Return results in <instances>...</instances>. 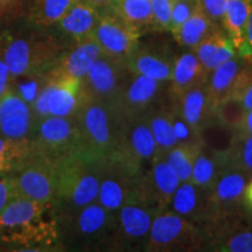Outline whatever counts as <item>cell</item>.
I'll use <instances>...</instances> for the list:
<instances>
[{
  "mask_svg": "<svg viewBox=\"0 0 252 252\" xmlns=\"http://www.w3.org/2000/svg\"><path fill=\"white\" fill-rule=\"evenodd\" d=\"M171 97V115H172V124L173 130H174L176 140L178 144L182 145H191V146H197L202 141H201L200 133L195 130L191 125H189L185 121L184 117L179 112L178 106H176L175 99Z\"/></svg>",
  "mask_w": 252,
  "mask_h": 252,
  "instance_id": "cell-39",
  "label": "cell"
},
{
  "mask_svg": "<svg viewBox=\"0 0 252 252\" xmlns=\"http://www.w3.org/2000/svg\"><path fill=\"white\" fill-rule=\"evenodd\" d=\"M93 37L103 54L126 62L138 46L139 31L127 24L115 12L99 15Z\"/></svg>",
  "mask_w": 252,
  "mask_h": 252,
  "instance_id": "cell-16",
  "label": "cell"
},
{
  "mask_svg": "<svg viewBox=\"0 0 252 252\" xmlns=\"http://www.w3.org/2000/svg\"><path fill=\"white\" fill-rule=\"evenodd\" d=\"M228 156L230 161L252 178V134L236 131L234 144Z\"/></svg>",
  "mask_w": 252,
  "mask_h": 252,
  "instance_id": "cell-35",
  "label": "cell"
},
{
  "mask_svg": "<svg viewBox=\"0 0 252 252\" xmlns=\"http://www.w3.org/2000/svg\"><path fill=\"white\" fill-rule=\"evenodd\" d=\"M245 112L243 104L235 97H229L215 106V118L220 124L238 131L243 122Z\"/></svg>",
  "mask_w": 252,
  "mask_h": 252,
  "instance_id": "cell-37",
  "label": "cell"
},
{
  "mask_svg": "<svg viewBox=\"0 0 252 252\" xmlns=\"http://www.w3.org/2000/svg\"><path fill=\"white\" fill-rule=\"evenodd\" d=\"M159 210L138 191L116 213L117 252H145L151 225Z\"/></svg>",
  "mask_w": 252,
  "mask_h": 252,
  "instance_id": "cell-8",
  "label": "cell"
},
{
  "mask_svg": "<svg viewBox=\"0 0 252 252\" xmlns=\"http://www.w3.org/2000/svg\"><path fill=\"white\" fill-rule=\"evenodd\" d=\"M30 150V145L19 144L0 135V175H8Z\"/></svg>",
  "mask_w": 252,
  "mask_h": 252,
  "instance_id": "cell-38",
  "label": "cell"
},
{
  "mask_svg": "<svg viewBox=\"0 0 252 252\" xmlns=\"http://www.w3.org/2000/svg\"><path fill=\"white\" fill-rule=\"evenodd\" d=\"M0 239L21 247H55L60 231L54 204L13 198L0 212Z\"/></svg>",
  "mask_w": 252,
  "mask_h": 252,
  "instance_id": "cell-2",
  "label": "cell"
},
{
  "mask_svg": "<svg viewBox=\"0 0 252 252\" xmlns=\"http://www.w3.org/2000/svg\"><path fill=\"white\" fill-rule=\"evenodd\" d=\"M145 252H207L203 225L162 210L154 217Z\"/></svg>",
  "mask_w": 252,
  "mask_h": 252,
  "instance_id": "cell-6",
  "label": "cell"
},
{
  "mask_svg": "<svg viewBox=\"0 0 252 252\" xmlns=\"http://www.w3.org/2000/svg\"><path fill=\"white\" fill-rule=\"evenodd\" d=\"M56 219L60 241L69 252H117L116 214L97 201Z\"/></svg>",
  "mask_w": 252,
  "mask_h": 252,
  "instance_id": "cell-3",
  "label": "cell"
},
{
  "mask_svg": "<svg viewBox=\"0 0 252 252\" xmlns=\"http://www.w3.org/2000/svg\"><path fill=\"white\" fill-rule=\"evenodd\" d=\"M235 53L236 49L231 40L217 28L195 47V55L197 56L207 75L224 62L235 58Z\"/></svg>",
  "mask_w": 252,
  "mask_h": 252,
  "instance_id": "cell-27",
  "label": "cell"
},
{
  "mask_svg": "<svg viewBox=\"0 0 252 252\" xmlns=\"http://www.w3.org/2000/svg\"><path fill=\"white\" fill-rule=\"evenodd\" d=\"M244 65L243 60L232 58L208 74L206 86L214 108L220 102L231 97L236 81Z\"/></svg>",
  "mask_w": 252,
  "mask_h": 252,
  "instance_id": "cell-29",
  "label": "cell"
},
{
  "mask_svg": "<svg viewBox=\"0 0 252 252\" xmlns=\"http://www.w3.org/2000/svg\"><path fill=\"white\" fill-rule=\"evenodd\" d=\"M35 126L32 106L13 90L0 99V135L19 144L30 145Z\"/></svg>",
  "mask_w": 252,
  "mask_h": 252,
  "instance_id": "cell-19",
  "label": "cell"
},
{
  "mask_svg": "<svg viewBox=\"0 0 252 252\" xmlns=\"http://www.w3.org/2000/svg\"><path fill=\"white\" fill-rule=\"evenodd\" d=\"M244 212H245V215L248 217V220L252 223V206L244 207Z\"/></svg>",
  "mask_w": 252,
  "mask_h": 252,
  "instance_id": "cell-52",
  "label": "cell"
},
{
  "mask_svg": "<svg viewBox=\"0 0 252 252\" xmlns=\"http://www.w3.org/2000/svg\"><path fill=\"white\" fill-rule=\"evenodd\" d=\"M74 118L84 152L99 158L116 153L125 123L124 115L116 104L81 96Z\"/></svg>",
  "mask_w": 252,
  "mask_h": 252,
  "instance_id": "cell-5",
  "label": "cell"
},
{
  "mask_svg": "<svg viewBox=\"0 0 252 252\" xmlns=\"http://www.w3.org/2000/svg\"><path fill=\"white\" fill-rule=\"evenodd\" d=\"M128 75L126 62L102 54L81 80V96L117 105Z\"/></svg>",
  "mask_w": 252,
  "mask_h": 252,
  "instance_id": "cell-11",
  "label": "cell"
},
{
  "mask_svg": "<svg viewBox=\"0 0 252 252\" xmlns=\"http://www.w3.org/2000/svg\"><path fill=\"white\" fill-rule=\"evenodd\" d=\"M242 54L244 56H251L252 58V0L250 14H249L247 27H245V46Z\"/></svg>",
  "mask_w": 252,
  "mask_h": 252,
  "instance_id": "cell-47",
  "label": "cell"
},
{
  "mask_svg": "<svg viewBox=\"0 0 252 252\" xmlns=\"http://www.w3.org/2000/svg\"><path fill=\"white\" fill-rule=\"evenodd\" d=\"M156 141V157H166L178 145L172 124L171 97L167 94L161 102L154 105L144 115Z\"/></svg>",
  "mask_w": 252,
  "mask_h": 252,
  "instance_id": "cell-25",
  "label": "cell"
},
{
  "mask_svg": "<svg viewBox=\"0 0 252 252\" xmlns=\"http://www.w3.org/2000/svg\"><path fill=\"white\" fill-rule=\"evenodd\" d=\"M12 80H13V77H12L4 59L0 54V99L12 89Z\"/></svg>",
  "mask_w": 252,
  "mask_h": 252,
  "instance_id": "cell-46",
  "label": "cell"
},
{
  "mask_svg": "<svg viewBox=\"0 0 252 252\" xmlns=\"http://www.w3.org/2000/svg\"><path fill=\"white\" fill-rule=\"evenodd\" d=\"M231 97L241 100L247 111L252 110V65L245 64L239 72Z\"/></svg>",
  "mask_w": 252,
  "mask_h": 252,
  "instance_id": "cell-40",
  "label": "cell"
},
{
  "mask_svg": "<svg viewBox=\"0 0 252 252\" xmlns=\"http://www.w3.org/2000/svg\"><path fill=\"white\" fill-rule=\"evenodd\" d=\"M64 49L58 36L31 27L24 18L0 27V54L12 77L45 74Z\"/></svg>",
  "mask_w": 252,
  "mask_h": 252,
  "instance_id": "cell-1",
  "label": "cell"
},
{
  "mask_svg": "<svg viewBox=\"0 0 252 252\" xmlns=\"http://www.w3.org/2000/svg\"><path fill=\"white\" fill-rule=\"evenodd\" d=\"M98 19L99 13L94 6L86 0H76L54 27L60 35L74 45L93 37Z\"/></svg>",
  "mask_w": 252,
  "mask_h": 252,
  "instance_id": "cell-23",
  "label": "cell"
},
{
  "mask_svg": "<svg viewBox=\"0 0 252 252\" xmlns=\"http://www.w3.org/2000/svg\"><path fill=\"white\" fill-rule=\"evenodd\" d=\"M215 28V24L197 7L184 24L172 32L179 45L195 48Z\"/></svg>",
  "mask_w": 252,
  "mask_h": 252,
  "instance_id": "cell-32",
  "label": "cell"
},
{
  "mask_svg": "<svg viewBox=\"0 0 252 252\" xmlns=\"http://www.w3.org/2000/svg\"><path fill=\"white\" fill-rule=\"evenodd\" d=\"M180 184L178 175L166 160V157H156L150 168L141 173L138 191L156 209L162 212L166 210Z\"/></svg>",
  "mask_w": 252,
  "mask_h": 252,
  "instance_id": "cell-18",
  "label": "cell"
},
{
  "mask_svg": "<svg viewBox=\"0 0 252 252\" xmlns=\"http://www.w3.org/2000/svg\"><path fill=\"white\" fill-rule=\"evenodd\" d=\"M197 8L196 0H175L172 9L171 26L169 30L173 31L185 23L187 19L194 13Z\"/></svg>",
  "mask_w": 252,
  "mask_h": 252,
  "instance_id": "cell-42",
  "label": "cell"
},
{
  "mask_svg": "<svg viewBox=\"0 0 252 252\" xmlns=\"http://www.w3.org/2000/svg\"><path fill=\"white\" fill-rule=\"evenodd\" d=\"M250 9L251 0H226V11L223 25L235 49L241 53H243L245 46V27Z\"/></svg>",
  "mask_w": 252,
  "mask_h": 252,
  "instance_id": "cell-31",
  "label": "cell"
},
{
  "mask_svg": "<svg viewBox=\"0 0 252 252\" xmlns=\"http://www.w3.org/2000/svg\"><path fill=\"white\" fill-rule=\"evenodd\" d=\"M196 2L197 7L214 24L223 23V19H224L226 11V0H196Z\"/></svg>",
  "mask_w": 252,
  "mask_h": 252,
  "instance_id": "cell-44",
  "label": "cell"
},
{
  "mask_svg": "<svg viewBox=\"0 0 252 252\" xmlns=\"http://www.w3.org/2000/svg\"><path fill=\"white\" fill-rule=\"evenodd\" d=\"M174 99L180 115L198 133L215 119V108L208 94L206 83L191 88Z\"/></svg>",
  "mask_w": 252,
  "mask_h": 252,
  "instance_id": "cell-24",
  "label": "cell"
},
{
  "mask_svg": "<svg viewBox=\"0 0 252 252\" xmlns=\"http://www.w3.org/2000/svg\"><path fill=\"white\" fill-rule=\"evenodd\" d=\"M207 252H252V223L245 212L204 226Z\"/></svg>",
  "mask_w": 252,
  "mask_h": 252,
  "instance_id": "cell-15",
  "label": "cell"
},
{
  "mask_svg": "<svg viewBox=\"0 0 252 252\" xmlns=\"http://www.w3.org/2000/svg\"><path fill=\"white\" fill-rule=\"evenodd\" d=\"M105 158L80 152L58 163L55 215L77 212L96 202Z\"/></svg>",
  "mask_w": 252,
  "mask_h": 252,
  "instance_id": "cell-4",
  "label": "cell"
},
{
  "mask_svg": "<svg viewBox=\"0 0 252 252\" xmlns=\"http://www.w3.org/2000/svg\"><path fill=\"white\" fill-rule=\"evenodd\" d=\"M28 0H0V27L24 18Z\"/></svg>",
  "mask_w": 252,
  "mask_h": 252,
  "instance_id": "cell-41",
  "label": "cell"
},
{
  "mask_svg": "<svg viewBox=\"0 0 252 252\" xmlns=\"http://www.w3.org/2000/svg\"><path fill=\"white\" fill-rule=\"evenodd\" d=\"M141 173L116 157L105 158L97 202L111 213H117L139 184Z\"/></svg>",
  "mask_w": 252,
  "mask_h": 252,
  "instance_id": "cell-12",
  "label": "cell"
},
{
  "mask_svg": "<svg viewBox=\"0 0 252 252\" xmlns=\"http://www.w3.org/2000/svg\"><path fill=\"white\" fill-rule=\"evenodd\" d=\"M238 131L252 134V110H248V111L245 112L244 119H243V122H242V125H241V127H239Z\"/></svg>",
  "mask_w": 252,
  "mask_h": 252,
  "instance_id": "cell-49",
  "label": "cell"
},
{
  "mask_svg": "<svg viewBox=\"0 0 252 252\" xmlns=\"http://www.w3.org/2000/svg\"><path fill=\"white\" fill-rule=\"evenodd\" d=\"M228 153L216 152L204 144H201L195 157L190 181L197 187L210 190L217 175L228 162Z\"/></svg>",
  "mask_w": 252,
  "mask_h": 252,
  "instance_id": "cell-30",
  "label": "cell"
},
{
  "mask_svg": "<svg viewBox=\"0 0 252 252\" xmlns=\"http://www.w3.org/2000/svg\"><path fill=\"white\" fill-rule=\"evenodd\" d=\"M7 176L17 196L54 204L58 194V163L53 160L30 149Z\"/></svg>",
  "mask_w": 252,
  "mask_h": 252,
  "instance_id": "cell-7",
  "label": "cell"
},
{
  "mask_svg": "<svg viewBox=\"0 0 252 252\" xmlns=\"http://www.w3.org/2000/svg\"><path fill=\"white\" fill-rule=\"evenodd\" d=\"M30 149L56 163L84 152L75 118L53 116L35 121Z\"/></svg>",
  "mask_w": 252,
  "mask_h": 252,
  "instance_id": "cell-9",
  "label": "cell"
},
{
  "mask_svg": "<svg viewBox=\"0 0 252 252\" xmlns=\"http://www.w3.org/2000/svg\"><path fill=\"white\" fill-rule=\"evenodd\" d=\"M175 60L168 50L160 47H138L126 60V67L133 74L166 82L172 77Z\"/></svg>",
  "mask_w": 252,
  "mask_h": 252,
  "instance_id": "cell-22",
  "label": "cell"
},
{
  "mask_svg": "<svg viewBox=\"0 0 252 252\" xmlns=\"http://www.w3.org/2000/svg\"><path fill=\"white\" fill-rule=\"evenodd\" d=\"M207 72L194 53H185L175 60L168 94L173 98H179L182 94L206 83Z\"/></svg>",
  "mask_w": 252,
  "mask_h": 252,
  "instance_id": "cell-26",
  "label": "cell"
},
{
  "mask_svg": "<svg viewBox=\"0 0 252 252\" xmlns=\"http://www.w3.org/2000/svg\"><path fill=\"white\" fill-rule=\"evenodd\" d=\"M17 196L13 184L7 175H0V212Z\"/></svg>",
  "mask_w": 252,
  "mask_h": 252,
  "instance_id": "cell-45",
  "label": "cell"
},
{
  "mask_svg": "<svg viewBox=\"0 0 252 252\" xmlns=\"http://www.w3.org/2000/svg\"><path fill=\"white\" fill-rule=\"evenodd\" d=\"M2 252H63L55 247H23L12 250H6Z\"/></svg>",
  "mask_w": 252,
  "mask_h": 252,
  "instance_id": "cell-48",
  "label": "cell"
},
{
  "mask_svg": "<svg viewBox=\"0 0 252 252\" xmlns=\"http://www.w3.org/2000/svg\"><path fill=\"white\" fill-rule=\"evenodd\" d=\"M166 210L203 226L214 219L209 191L197 187L191 181L181 182Z\"/></svg>",
  "mask_w": 252,
  "mask_h": 252,
  "instance_id": "cell-20",
  "label": "cell"
},
{
  "mask_svg": "<svg viewBox=\"0 0 252 252\" xmlns=\"http://www.w3.org/2000/svg\"><path fill=\"white\" fill-rule=\"evenodd\" d=\"M86 1H88L93 6H94L96 8H99V7H104V6L110 5V4L112 5L113 0H86Z\"/></svg>",
  "mask_w": 252,
  "mask_h": 252,
  "instance_id": "cell-51",
  "label": "cell"
},
{
  "mask_svg": "<svg viewBox=\"0 0 252 252\" xmlns=\"http://www.w3.org/2000/svg\"><path fill=\"white\" fill-rule=\"evenodd\" d=\"M76 0H28L24 20L31 27L49 31L61 20Z\"/></svg>",
  "mask_w": 252,
  "mask_h": 252,
  "instance_id": "cell-28",
  "label": "cell"
},
{
  "mask_svg": "<svg viewBox=\"0 0 252 252\" xmlns=\"http://www.w3.org/2000/svg\"><path fill=\"white\" fill-rule=\"evenodd\" d=\"M112 7L116 14L138 31L154 23L151 0H113Z\"/></svg>",
  "mask_w": 252,
  "mask_h": 252,
  "instance_id": "cell-33",
  "label": "cell"
},
{
  "mask_svg": "<svg viewBox=\"0 0 252 252\" xmlns=\"http://www.w3.org/2000/svg\"><path fill=\"white\" fill-rule=\"evenodd\" d=\"M130 71V70H128ZM163 82L137 75L130 71L117 100V106L125 118L139 117L161 102Z\"/></svg>",
  "mask_w": 252,
  "mask_h": 252,
  "instance_id": "cell-17",
  "label": "cell"
},
{
  "mask_svg": "<svg viewBox=\"0 0 252 252\" xmlns=\"http://www.w3.org/2000/svg\"><path fill=\"white\" fill-rule=\"evenodd\" d=\"M201 144L197 145V146L178 144L167 153L166 160L172 166V168L174 169L180 182L190 181L194 160Z\"/></svg>",
  "mask_w": 252,
  "mask_h": 252,
  "instance_id": "cell-34",
  "label": "cell"
},
{
  "mask_svg": "<svg viewBox=\"0 0 252 252\" xmlns=\"http://www.w3.org/2000/svg\"><path fill=\"white\" fill-rule=\"evenodd\" d=\"M250 179L251 176L228 159V162L217 175L209 190L210 202L214 210L212 222L243 212L244 191Z\"/></svg>",
  "mask_w": 252,
  "mask_h": 252,
  "instance_id": "cell-14",
  "label": "cell"
},
{
  "mask_svg": "<svg viewBox=\"0 0 252 252\" xmlns=\"http://www.w3.org/2000/svg\"><path fill=\"white\" fill-rule=\"evenodd\" d=\"M156 154V141L144 116L125 118L121 141L112 157L144 173L152 165Z\"/></svg>",
  "mask_w": 252,
  "mask_h": 252,
  "instance_id": "cell-13",
  "label": "cell"
},
{
  "mask_svg": "<svg viewBox=\"0 0 252 252\" xmlns=\"http://www.w3.org/2000/svg\"><path fill=\"white\" fill-rule=\"evenodd\" d=\"M252 206V178L249 180L244 191V207Z\"/></svg>",
  "mask_w": 252,
  "mask_h": 252,
  "instance_id": "cell-50",
  "label": "cell"
},
{
  "mask_svg": "<svg viewBox=\"0 0 252 252\" xmlns=\"http://www.w3.org/2000/svg\"><path fill=\"white\" fill-rule=\"evenodd\" d=\"M46 84L34 100L35 121L46 117L71 118L76 115L81 103V81L52 75L47 71Z\"/></svg>",
  "mask_w": 252,
  "mask_h": 252,
  "instance_id": "cell-10",
  "label": "cell"
},
{
  "mask_svg": "<svg viewBox=\"0 0 252 252\" xmlns=\"http://www.w3.org/2000/svg\"><path fill=\"white\" fill-rule=\"evenodd\" d=\"M102 54L98 43L94 37H89L63 50L54 67L48 71L55 76L70 77L81 81L89 71L94 62Z\"/></svg>",
  "mask_w": 252,
  "mask_h": 252,
  "instance_id": "cell-21",
  "label": "cell"
},
{
  "mask_svg": "<svg viewBox=\"0 0 252 252\" xmlns=\"http://www.w3.org/2000/svg\"><path fill=\"white\" fill-rule=\"evenodd\" d=\"M174 2L175 0H151L154 23L162 28H169Z\"/></svg>",
  "mask_w": 252,
  "mask_h": 252,
  "instance_id": "cell-43",
  "label": "cell"
},
{
  "mask_svg": "<svg viewBox=\"0 0 252 252\" xmlns=\"http://www.w3.org/2000/svg\"><path fill=\"white\" fill-rule=\"evenodd\" d=\"M47 72L45 74H28L23 76L13 77L12 89L20 98H23L28 105H33L37 94L46 84Z\"/></svg>",
  "mask_w": 252,
  "mask_h": 252,
  "instance_id": "cell-36",
  "label": "cell"
}]
</instances>
